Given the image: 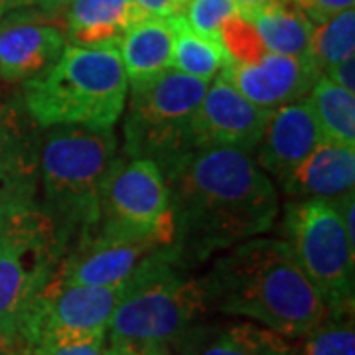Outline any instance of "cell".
I'll return each instance as SVG.
<instances>
[{
  "instance_id": "6da1fadb",
  "label": "cell",
  "mask_w": 355,
  "mask_h": 355,
  "mask_svg": "<svg viewBox=\"0 0 355 355\" xmlns=\"http://www.w3.org/2000/svg\"><path fill=\"white\" fill-rule=\"evenodd\" d=\"M162 176L176 229L172 247L186 268L263 235L279 216L275 184L237 148H193Z\"/></svg>"
},
{
  "instance_id": "7a4b0ae2",
  "label": "cell",
  "mask_w": 355,
  "mask_h": 355,
  "mask_svg": "<svg viewBox=\"0 0 355 355\" xmlns=\"http://www.w3.org/2000/svg\"><path fill=\"white\" fill-rule=\"evenodd\" d=\"M200 284L205 308L251 318L284 338H304L328 314L284 239L259 235L229 247Z\"/></svg>"
},
{
  "instance_id": "3957f363",
  "label": "cell",
  "mask_w": 355,
  "mask_h": 355,
  "mask_svg": "<svg viewBox=\"0 0 355 355\" xmlns=\"http://www.w3.org/2000/svg\"><path fill=\"white\" fill-rule=\"evenodd\" d=\"M113 128L50 127L40 153L44 214L50 217L64 257L99 221L107 178L121 158Z\"/></svg>"
},
{
  "instance_id": "277c9868",
  "label": "cell",
  "mask_w": 355,
  "mask_h": 355,
  "mask_svg": "<svg viewBox=\"0 0 355 355\" xmlns=\"http://www.w3.org/2000/svg\"><path fill=\"white\" fill-rule=\"evenodd\" d=\"M128 79L114 46H65L48 71L24 81L22 107L36 127L113 128L127 105Z\"/></svg>"
},
{
  "instance_id": "5b68a950",
  "label": "cell",
  "mask_w": 355,
  "mask_h": 355,
  "mask_svg": "<svg viewBox=\"0 0 355 355\" xmlns=\"http://www.w3.org/2000/svg\"><path fill=\"white\" fill-rule=\"evenodd\" d=\"M176 249L160 247L123 282V296L107 326L111 355H142L172 343L205 314L200 279H190Z\"/></svg>"
},
{
  "instance_id": "8992f818",
  "label": "cell",
  "mask_w": 355,
  "mask_h": 355,
  "mask_svg": "<svg viewBox=\"0 0 355 355\" xmlns=\"http://www.w3.org/2000/svg\"><path fill=\"white\" fill-rule=\"evenodd\" d=\"M62 261L50 217L36 198H0V347L12 343L30 298Z\"/></svg>"
},
{
  "instance_id": "52a82bcc",
  "label": "cell",
  "mask_w": 355,
  "mask_h": 355,
  "mask_svg": "<svg viewBox=\"0 0 355 355\" xmlns=\"http://www.w3.org/2000/svg\"><path fill=\"white\" fill-rule=\"evenodd\" d=\"M209 81L186 76L174 67L130 87L125 121V150L128 158H148L166 168L193 150L191 116Z\"/></svg>"
},
{
  "instance_id": "ba28073f",
  "label": "cell",
  "mask_w": 355,
  "mask_h": 355,
  "mask_svg": "<svg viewBox=\"0 0 355 355\" xmlns=\"http://www.w3.org/2000/svg\"><path fill=\"white\" fill-rule=\"evenodd\" d=\"M282 237L328 312L354 308L355 245L331 200H294L284 209Z\"/></svg>"
},
{
  "instance_id": "9c48e42d",
  "label": "cell",
  "mask_w": 355,
  "mask_h": 355,
  "mask_svg": "<svg viewBox=\"0 0 355 355\" xmlns=\"http://www.w3.org/2000/svg\"><path fill=\"white\" fill-rule=\"evenodd\" d=\"M121 296L123 284H65L53 272L26 304L16 336L8 345L28 352L42 343L107 338V326Z\"/></svg>"
},
{
  "instance_id": "30bf717a",
  "label": "cell",
  "mask_w": 355,
  "mask_h": 355,
  "mask_svg": "<svg viewBox=\"0 0 355 355\" xmlns=\"http://www.w3.org/2000/svg\"><path fill=\"white\" fill-rule=\"evenodd\" d=\"M95 227L137 239H153L164 247L174 245L176 229L170 191L160 168L153 160H116L103 190Z\"/></svg>"
},
{
  "instance_id": "8fae6325",
  "label": "cell",
  "mask_w": 355,
  "mask_h": 355,
  "mask_svg": "<svg viewBox=\"0 0 355 355\" xmlns=\"http://www.w3.org/2000/svg\"><path fill=\"white\" fill-rule=\"evenodd\" d=\"M164 245L137 239L123 233L93 227L81 235L62 257L55 277L65 284L116 286L142 265V261Z\"/></svg>"
},
{
  "instance_id": "7c38bea8",
  "label": "cell",
  "mask_w": 355,
  "mask_h": 355,
  "mask_svg": "<svg viewBox=\"0 0 355 355\" xmlns=\"http://www.w3.org/2000/svg\"><path fill=\"white\" fill-rule=\"evenodd\" d=\"M266 111L247 101L223 76H217L191 116L193 148H237L251 153L263 139Z\"/></svg>"
},
{
  "instance_id": "4fadbf2b",
  "label": "cell",
  "mask_w": 355,
  "mask_h": 355,
  "mask_svg": "<svg viewBox=\"0 0 355 355\" xmlns=\"http://www.w3.org/2000/svg\"><path fill=\"white\" fill-rule=\"evenodd\" d=\"M65 50L62 28L34 10H12L0 18V77L20 83L48 71Z\"/></svg>"
},
{
  "instance_id": "5bb4252c",
  "label": "cell",
  "mask_w": 355,
  "mask_h": 355,
  "mask_svg": "<svg viewBox=\"0 0 355 355\" xmlns=\"http://www.w3.org/2000/svg\"><path fill=\"white\" fill-rule=\"evenodd\" d=\"M221 76L247 101L266 111H275L282 105L306 97L322 73L308 55L292 58L268 51L257 64L227 62L221 69Z\"/></svg>"
},
{
  "instance_id": "9a60e30c",
  "label": "cell",
  "mask_w": 355,
  "mask_h": 355,
  "mask_svg": "<svg viewBox=\"0 0 355 355\" xmlns=\"http://www.w3.org/2000/svg\"><path fill=\"white\" fill-rule=\"evenodd\" d=\"M324 142L310 99L282 105L266 121L257 150V166L282 182L312 150Z\"/></svg>"
},
{
  "instance_id": "2e32d148",
  "label": "cell",
  "mask_w": 355,
  "mask_h": 355,
  "mask_svg": "<svg viewBox=\"0 0 355 355\" xmlns=\"http://www.w3.org/2000/svg\"><path fill=\"white\" fill-rule=\"evenodd\" d=\"M40 153L36 123L24 107L0 103V198H36Z\"/></svg>"
},
{
  "instance_id": "e0dca14e",
  "label": "cell",
  "mask_w": 355,
  "mask_h": 355,
  "mask_svg": "<svg viewBox=\"0 0 355 355\" xmlns=\"http://www.w3.org/2000/svg\"><path fill=\"white\" fill-rule=\"evenodd\" d=\"M178 355H294V343L253 322H193L174 340Z\"/></svg>"
},
{
  "instance_id": "ac0fdd59",
  "label": "cell",
  "mask_w": 355,
  "mask_h": 355,
  "mask_svg": "<svg viewBox=\"0 0 355 355\" xmlns=\"http://www.w3.org/2000/svg\"><path fill=\"white\" fill-rule=\"evenodd\" d=\"M282 190L300 200H334L355 186L354 146L322 142L280 182Z\"/></svg>"
},
{
  "instance_id": "d6986e66",
  "label": "cell",
  "mask_w": 355,
  "mask_h": 355,
  "mask_svg": "<svg viewBox=\"0 0 355 355\" xmlns=\"http://www.w3.org/2000/svg\"><path fill=\"white\" fill-rule=\"evenodd\" d=\"M64 14L65 42L81 48H116L128 28L146 18L130 0H71Z\"/></svg>"
},
{
  "instance_id": "ffe728a7",
  "label": "cell",
  "mask_w": 355,
  "mask_h": 355,
  "mask_svg": "<svg viewBox=\"0 0 355 355\" xmlns=\"http://www.w3.org/2000/svg\"><path fill=\"white\" fill-rule=\"evenodd\" d=\"M130 87L172 67V30L166 18L146 16L128 28L116 44Z\"/></svg>"
},
{
  "instance_id": "44dd1931",
  "label": "cell",
  "mask_w": 355,
  "mask_h": 355,
  "mask_svg": "<svg viewBox=\"0 0 355 355\" xmlns=\"http://www.w3.org/2000/svg\"><path fill=\"white\" fill-rule=\"evenodd\" d=\"M270 53L300 58L308 53L314 24L296 4L275 0L251 20Z\"/></svg>"
},
{
  "instance_id": "7402d4cb",
  "label": "cell",
  "mask_w": 355,
  "mask_h": 355,
  "mask_svg": "<svg viewBox=\"0 0 355 355\" xmlns=\"http://www.w3.org/2000/svg\"><path fill=\"white\" fill-rule=\"evenodd\" d=\"M166 20L172 30V67L186 76L211 81L229 62L221 42L200 36L182 12Z\"/></svg>"
},
{
  "instance_id": "603a6c76",
  "label": "cell",
  "mask_w": 355,
  "mask_h": 355,
  "mask_svg": "<svg viewBox=\"0 0 355 355\" xmlns=\"http://www.w3.org/2000/svg\"><path fill=\"white\" fill-rule=\"evenodd\" d=\"M308 97L316 113L324 142L355 146V93L320 76Z\"/></svg>"
},
{
  "instance_id": "cb8c5ba5",
  "label": "cell",
  "mask_w": 355,
  "mask_h": 355,
  "mask_svg": "<svg viewBox=\"0 0 355 355\" xmlns=\"http://www.w3.org/2000/svg\"><path fill=\"white\" fill-rule=\"evenodd\" d=\"M355 48V10L334 16L330 20L314 24L310 46H308V58L314 62L320 73L330 65L342 62L345 58L354 55Z\"/></svg>"
},
{
  "instance_id": "d4e9b609",
  "label": "cell",
  "mask_w": 355,
  "mask_h": 355,
  "mask_svg": "<svg viewBox=\"0 0 355 355\" xmlns=\"http://www.w3.org/2000/svg\"><path fill=\"white\" fill-rule=\"evenodd\" d=\"M294 355H355L354 308L328 312L304 342L294 347Z\"/></svg>"
},
{
  "instance_id": "484cf974",
  "label": "cell",
  "mask_w": 355,
  "mask_h": 355,
  "mask_svg": "<svg viewBox=\"0 0 355 355\" xmlns=\"http://www.w3.org/2000/svg\"><path fill=\"white\" fill-rule=\"evenodd\" d=\"M219 42L231 64H257L268 53L253 22L237 12L231 14L221 24Z\"/></svg>"
},
{
  "instance_id": "4316f807",
  "label": "cell",
  "mask_w": 355,
  "mask_h": 355,
  "mask_svg": "<svg viewBox=\"0 0 355 355\" xmlns=\"http://www.w3.org/2000/svg\"><path fill=\"white\" fill-rule=\"evenodd\" d=\"M235 12L233 0H188L186 12L182 14L200 36L219 42L221 24Z\"/></svg>"
},
{
  "instance_id": "83f0119b",
  "label": "cell",
  "mask_w": 355,
  "mask_h": 355,
  "mask_svg": "<svg viewBox=\"0 0 355 355\" xmlns=\"http://www.w3.org/2000/svg\"><path fill=\"white\" fill-rule=\"evenodd\" d=\"M28 355H111L107 338H85V340H65L36 345L26 352Z\"/></svg>"
},
{
  "instance_id": "f1b7e54d",
  "label": "cell",
  "mask_w": 355,
  "mask_h": 355,
  "mask_svg": "<svg viewBox=\"0 0 355 355\" xmlns=\"http://www.w3.org/2000/svg\"><path fill=\"white\" fill-rule=\"evenodd\" d=\"M310 18L312 24H322L338 14L352 10L355 0H288Z\"/></svg>"
},
{
  "instance_id": "f546056e",
  "label": "cell",
  "mask_w": 355,
  "mask_h": 355,
  "mask_svg": "<svg viewBox=\"0 0 355 355\" xmlns=\"http://www.w3.org/2000/svg\"><path fill=\"white\" fill-rule=\"evenodd\" d=\"M71 0H0V18L12 10H34L46 20L60 18Z\"/></svg>"
},
{
  "instance_id": "4dcf8cb0",
  "label": "cell",
  "mask_w": 355,
  "mask_h": 355,
  "mask_svg": "<svg viewBox=\"0 0 355 355\" xmlns=\"http://www.w3.org/2000/svg\"><path fill=\"white\" fill-rule=\"evenodd\" d=\"M324 77H328L331 83L340 85V87L347 89V91H354L355 93V58H345L338 64L326 67L324 71Z\"/></svg>"
},
{
  "instance_id": "1f68e13d",
  "label": "cell",
  "mask_w": 355,
  "mask_h": 355,
  "mask_svg": "<svg viewBox=\"0 0 355 355\" xmlns=\"http://www.w3.org/2000/svg\"><path fill=\"white\" fill-rule=\"evenodd\" d=\"M140 12L146 16H158V18H170L174 14L182 12L180 0H130Z\"/></svg>"
},
{
  "instance_id": "d6a6232c",
  "label": "cell",
  "mask_w": 355,
  "mask_h": 355,
  "mask_svg": "<svg viewBox=\"0 0 355 355\" xmlns=\"http://www.w3.org/2000/svg\"><path fill=\"white\" fill-rule=\"evenodd\" d=\"M272 2L275 0H233L237 14L247 18V20H253L257 14L263 12L266 6H270Z\"/></svg>"
},
{
  "instance_id": "836d02e7",
  "label": "cell",
  "mask_w": 355,
  "mask_h": 355,
  "mask_svg": "<svg viewBox=\"0 0 355 355\" xmlns=\"http://www.w3.org/2000/svg\"><path fill=\"white\" fill-rule=\"evenodd\" d=\"M142 355H172L170 352V345L168 343H154V345H148Z\"/></svg>"
},
{
  "instance_id": "e575fe53",
  "label": "cell",
  "mask_w": 355,
  "mask_h": 355,
  "mask_svg": "<svg viewBox=\"0 0 355 355\" xmlns=\"http://www.w3.org/2000/svg\"><path fill=\"white\" fill-rule=\"evenodd\" d=\"M0 354L2 355H28L24 349H20V347H16V345H4V347H0Z\"/></svg>"
},
{
  "instance_id": "d590c367",
  "label": "cell",
  "mask_w": 355,
  "mask_h": 355,
  "mask_svg": "<svg viewBox=\"0 0 355 355\" xmlns=\"http://www.w3.org/2000/svg\"><path fill=\"white\" fill-rule=\"evenodd\" d=\"M180 2H182V4H184V2H188V0H180Z\"/></svg>"
}]
</instances>
